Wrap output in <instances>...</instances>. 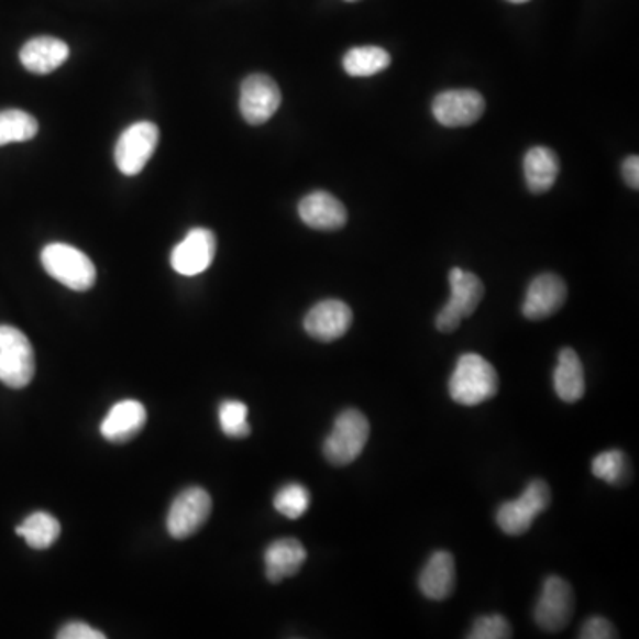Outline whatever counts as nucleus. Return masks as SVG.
<instances>
[{"instance_id": "obj_2", "label": "nucleus", "mask_w": 639, "mask_h": 639, "mask_svg": "<svg viewBox=\"0 0 639 639\" xmlns=\"http://www.w3.org/2000/svg\"><path fill=\"white\" fill-rule=\"evenodd\" d=\"M42 265L48 276L69 290L88 291L97 283V268L89 256L74 245H46L42 251Z\"/></svg>"}, {"instance_id": "obj_13", "label": "nucleus", "mask_w": 639, "mask_h": 639, "mask_svg": "<svg viewBox=\"0 0 639 639\" xmlns=\"http://www.w3.org/2000/svg\"><path fill=\"white\" fill-rule=\"evenodd\" d=\"M352 309L349 304L338 299H327L315 304L304 318V329L313 340L322 343L340 340L352 327Z\"/></svg>"}, {"instance_id": "obj_24", "label": "nucleus", "mask_w": 639, "mask_h": 639, "mask_svg": "<svg viewBox=\"0 0 639 639\" xmlns=\"http://www.w3.org/2000/svg\"><path fill=\"white\" fill-rule=\"evenodd\" d=\"M37 121L29 112L10 109L0 112V146L11 143H25L36 137Z\"/></svg>"}, {"instance_id": "obj_4", "label": "nucleus", "mask_w": 639, "mask_h": 639, "mask_svg": "<svg viewBox=\"0 0 639 639\" xmlns=\"http://www.w3.org/2000/svg\"><path fill=\"white\" fill-rule=\"evenodd\" d=\"M36 372L34 349L20 329L0 326V382L11 389L29 386Z\"/></svg>"}, {"instance_id": "obj_8", "label": "nucleus", "mask_w": 639, "mask_h": 639, "mask_svg": "<svg viewBox=\"0 0 639 639\" xmlns=\"http://www.w3.org/2000/svg\"><path fill=\"white\" fill-rule=\"evenodd\" d=\"M574 592L571 584L558 575L543 581L542 592L535 606L537 626L548 632H558L571 624L574 615Z\"/></svg>"}, {"instance_id": "obj_15", "label": "nucleus", "mask_w": 639, "mask_h": 639, "mask_svg": "<svg viewBox=\"0 0 639 639\" xmlns=\"http://www.w3.org/2000/svg\"><path fill=\"white\" fill-rule=\"evenodd\" d=\"M299 216L304 224L318 231H338L346 224L349 213L343 202L326 190H317L299 202Z\"/></svg>"}, {"instance_id": "obj_11", "label": "nucleus", "mask_w": 639, "mask_h": 639, "mask_svg": "<svg viewBox=\"0 0 639 639\" xmlns=\"http://www.w3.org/2000/svg\"><path fill=\"white\" fill-rule=\"evenodd\" d=\"M432 112L433 118L448 129L470 126L485 112V98L474 89H451L436 97Z\"/></svg>"}, {"instance_id": "obj_21", "label": "nucleus", "mask_w": 639, "mask_h": 639, "mask_svg": "<svg viewBox=\"0 0 639 639\" xmlns=\"http://www.w3.org/2000/svg\"><path fill=\"white\" fill-rule=\"evenodd\" d=\"M560 175V158L551 147L535 146L526 153L525 178L529 192L543 194L552 189Z\"/></svg>"}, {"instance_id": "obj_18", "label": "nucleus", "mask_w": 639, "mask_h": 639, "mask_svg": "<svg viewBox=\"0 0 639 639\" xmlns=\"http://www.w3.org/2000/svg\"><path fill=\"white\" fill-rule=\"evenodd\" d=\"M455 558L451 552L436 551L419 575V590L430 601H447L455 590Z\"/></svg>"}, {"instance_id": "obj_29", "label": "nucleus", "mask_w": 639, "mask_h": 639, "mask_svg": "<svg viewBox=\"0 0 639 639\" xmlns=\"http://www.w3.org/2000/svg\"><path fill=\"white\" fill-rule=\"evenodd\" d=\"M581 639H612L617 638V630L612 621L603 617H592L581 627Z\"/></svg>"}, {"instance_id": "obj_23", "label": "nucleus", "mask_w": 639, "mask_h": 639, "mask_svg": "<svg viewBox=\"0 0 639 639\" xmlns=\"http://www.w3.org/2000/svg\"><path fill=\"white\" fill-rule=\"evenodd\" d=\"M16 535L25 539L29 548L43 551V549L51 548L52 543L59 539V520L46 511H36L23 520L22 525L16 528Z\"/></svg>"}, {"instance_id": "obj_5", "label": "nucleus", "mask_w": 639, "mask_h": 639, "mask_svg": "<svg viewBox=\"0 0 639 639\" xmlns=\"http://www.w3.org/2000/svg\"><path fill=\"white\" fill-rule=\"evenodd\" d=\"M551 505V488L543 480L528 483L519 499L503 503L497 508L496 522L503 533L520 537L528 533L537 516L548 510Z\"/></svg>"}, {"instance_id": "obj_3", "label": "nucleus", "mask_w": 639, "mask_h": 639, "mask_svg": "<svg viewBox=\"0 0 639 639\" xmlns=\"http://www.w3.org/2000/svg\"><path fill=\"white\" fill-rule=\"evenodd\" d=\"M370 439V423L357 409L338 416L332 432L323 442V455L332 465H349L361 455Z\"/></svg>"}, {"instance_id": "obj_12", "label": "nucleus", "mask_w": 639, "mask_h": 639, "mask_svg": "<svg viewBox=\"0 0 639 639\" xmlns=\"http://www.w3.org/2000/svg\"><path fill=\"white\" fill-rule=\"evenodd\" d=\"M217 253V240L207 228H194L184 242L176 245L170 254V267L181 276L192 277L202 274L212 265Z\"/></svg>"}, {"instance_id": "obj_14", "label": "nucleus", "mask_w": 639, "mask_h": 639, "mask_svg": "<svg viewBox=\"0 0 639 639\" xmlns=\"http://www.w3.org/2000/svg\"><path fill=\"white\" fill-rule=\"evenodd\" d=\"M566 300L565 280L557 274H540L529 283L526 291L525 304H522V315L528 320L539 322L546 318L558 313Z\"/></svg>"}, {"instance_id": "obj_26", "label": "nucleus", "mask_w": 639, "mask_h": 639, "mask_svg": "<svg viewBox=\"0 0 639 639\" xmlns=\"http://www.w3.org/2000/svg\"><path fill=\"white\" fill-rule=\"evenodd\" d=\"M247 405L242 401L228 400L219 409V423L222 432L231 439H244L251 433L247 421Z\"/></svg>"}, {"instance_id": "obj_1", "label": "nucleus", "mask_w": 639, "mask_h": 639, "mask_svg": "<svg viewBox=\"0 0 639 639\" xmlns=\"http://www.w3.org/2000/svg\"><path fill=\"white\" fill-rule=\"evenodd\" d=\"M448 387L456 404L474 407L496 396L499 378L493 364L483 360L482 355L470 352L460 355Z\"/></svg>"}, {"instance_id": "obj_9", "label": "nucleus", "mask_w": 639, "mask_h": 639, "mask_svg": "<svg viewBox=\"0 0 639 639\" xmlns=\"http://www.w3.org/2000/svg\"><path fill=\"white\" fill-rule=\"evenodd\" d=\"M212 511V497L205 488H187L176 497L167 516V531L173 539H189L207 525Z\"/></svg>"}, {"instance_id": "obj_28", "label": "nucleus", "mask_w": 639, "mask_h": 639, "mask_svg": "<svg viewBox=\"0 0 639 639\" xmlns=\"http://www.w3.org/2000/svg\"><path fill=\"white\" fill-rule=\"evenodd\" d=\"M470 639H508L511 638V627L502 615H487L474 621Z\"/></svg>"}, {"instance_id": "obj_25", "label": "nucleus", "mask_w": 639, "mask_h": 639, "mask_svg": "<svg viewBox=\"0 0 639 639\" xmlns=\"http://www.w3.org/2000/svg\"><path fill=\"white\" fill-rule=\"evenodd\" d=\"M309 502L308 488L300 483H288L274 497V508L288 519H300L308 511Z\"/></svg>"}, {"instance_id": "obj_6", "label": "nucleus", "mask_w": 639, "mask_h": 639, "mask_svg": "<svg viewBox=\"0 0 639 639\" xmlns=\"http://www.w3.org/2000/svg\"><path fill=\"white\" fill-rule=\"evenodd\" d=\"M450 286V300L436 318L438 331L447 332V334L456 331L460 322L478 309L483 295H485L482 279L473 272L462 271L459 267L451 268Z\"/></svg>"}, {"instance_id": "obj_19", "label": "nucleus", "mask_w": 639, "mask_h": 639, "mask_svg": "<svg viewBox=\"0 0 639 639\" xmlns=\"http://www.w3.org/2000/svg\"><path fill=\"white\" fill-rule=\"evenodd\" d=\"M308 552L299 540L280 539L272 542L265 551V574L271 583H280L302 569Z\"/></svg>"}, {"instance_id": "obj_17", "label": "nucleus", "mask_w": 639, "mask_h": 639, "mask_svg": "<svg viewBox=\"0 0 639 639\" xmlns=\"http://www.w3.org/2000/svg\"><path fill=\"white\" fill-rule=\"evenodd\" d=\"M147 412L143 404L124 400L115 404L101 423V436L109 442H129L143 430Z\"/></svg>"}, {"instance_id": "obj_10", "label": "nucleus", "mask_w": 639, "mask_h": 639, "mask_svg": "<svg viewBox=\"0 0 639 639\" xmlns=\"http://www.w3.org/2000/svg\"><path fill=\"white\" fill-rule=\"evenodd\" d=\"M280 106V91L276 80L268 75H249L240 88V112L249 124H263L276 114Z\"/></svg>"}, {"instance_id": "obj_20", "label": "nucleus", "mask_w": 639, "mask_h": 639, "mask_svg": "<svg viewBox=\"0 0 639 639\" xmlns=\"http://www.w3.org/2000/svg\"><path fill=\"white\" fill-rule=\"evenodd\" d=\"M554 382V392L558 398L565 404H575L580 401L586 392V381H584V368L580 355L575 350L561 349L558 354V364L552 375Z\"/></svg>"}, {"instance_id": "obj_32", "label": "nucleus", "mask_w": 639, "mask_h": 639, "mask_svg": "<svg viewBox=\"0 0 639 639\" xmlns=\"http://www.w3.org/2000/svg\"><path fill=\"white\" fill-rule=\"evenodd\" d=\"M511 4H525V2H529V0H508Z\"/></svg>"}, {"instance_id": "obj_7", "label": "nucleus", "mask_w": 639, "mask_h": 639, "mask_svg": "<svg viewBox=\"0 0 639 639\" xmlns=\"http://www.w3.org/2000/svg\"><path fill=\"white\" fill-rule=\"evenodd\" d=\"M158 137L161 132L157 124L150 121H139L124 130L115 143L114 158L118 169L124 176L139 175L157 150Z\"/></svg>"}, {"instance_id": "obj_33", "label": "nucleus", "mask_w": 639, "mask_h": 639, "mask_svg": "<svg viewBox=\"0 0 639 639\" xmlns=\"http://www.w3.org/2000/svg\"><path fill=\"white\" fill-rule=\"evenodd\" d=\"M346 2H355V0H346Z\"/></svg>"}, {"instance_id": "obj_22", "label": "nucleus", "mask_w": 639, "mask_h": 639, "mask_svg": "<svg viewBox=\"0 0 639 639\" xmlns=\"http://www.w3.org/2000/svg\"><path fill=\"white\" fill-rule=\"evenodd\" d=\"M392 65L389 52L381 46H355L346 52L343 68L350 77H373Z\"/></svg>"}, {"instance_id": "obj_27", "label": "nucleus", "mask_w": 639, "mask_h": 639, "mask_svg": "<svg viewBox=\"0 0 639 639\" xmlns=\"http://www.w3.org/2000/svg\"><path fill=\"white\" fill-rule=\"evenodd\" d=\"M595 478L604 480L609 485H620L627 476V459L620 450L603 451L592 462Z\"/></svg>"}, {"instance_id": "obj_30", "label": "nucleus", "mask_w": 639, "mask_h": 639, "mask_svg": "<svg viewBox=\"0 0 639 639\" xmlns=\"http://www.w3.org/2000/svg\"><path fill=\"white\" fill-rule=\"evenodd\" d=\"M59 639H106V635L100 630L92 629L84 621H69L57 632Z\"/></svg>"}, {"instance_id": "obj_16", "label": "nucleus", "mask_w": 639, "mask_h": 639, "mask_svg": "<svg viewBox=\"0 0 639 639\" xmlns=\"http://www.w3.org/2000/svg\"><path fill=\"white\" fill-rule=\"evenodd\" d=\"M69 46L57 37L40 36L29 40L20 51L23 68L36 75H48L65 65Z\"/></svg>"}, {"instance_id": "obj_31", "label": "nucleus", "mask_w": 639, "mask_h": 639, "mask_svg": "<svg viewBox=\"0 0 639 639\" xmlns=\"http://www.w3.org/2000/svg\"><path fill=\"white\" fill-rule=\"evenodd\" d=\"M621 173H624V180L627 181L630 189L638 190L639 187V158L636 155L632 157H627L621 166Z\"/></svg>"}]
</instances>
